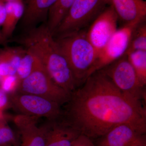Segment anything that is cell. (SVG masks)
<instances>
[{
    "label": "cell",
    "mask_w": 146,
    "mask_h": 146,
    "mask_svg": "<svg viewBox=\"0 0 146 146\" xmlns=\"http://www.w3.org/2000/svg\"><path fill=\"white\" fill-rule=\"evenodd\" d=\"M63 117L80 134L101 138L115 126L128 123L146 133L143 102L129 98L101 70L92 74L70 96Z\"/></svg>",
    "instance_id": "cell-1"
},
{
    "label": "cell",
    "mask_w": 146,
    "mask_h": 146,
    "mask_svg": "<svg viewBox=\"0 0 146 146\" xmlns=\"http://www.w3.org/2000/svg\"><path fill=\"white\" fill-rule=\"evenodd\" d=\"M55 39L76 79L82 85L89 77L98 55L86 37V32Z\"/></svg>",
    "instance_id": "cell-2"
},
{
    "label": "cell",
    "mask_w": 146,
    "mask_h": 146,
    "mask_svg": "<svg viewBox=\"0 0 146 146\" xmlns=\"http://www.w3.org/2000/svg\"><path fill=\"white\" fill-rule=\"evenodd\" d=\"M108 5V0H75L54 33L60 38L83 31Z\"/></svg>",
    "instance_id": "cell-3"
},
{
    "label": "cell",
    "mask_w": 146,
    "mask_h": 146,
    "mask_svg": "<svg viewBox=\"0 0 146 146\" xmlns=\"http://www.w3.org/2000/svg\"><path fill=\"white\" fill-rule=\"evenodd\" d=\"M100 70L127 96L141 102L145 99V86L141 84L126 54Z\"/></svg>",
    "instance_id": "cell-4"
},
{
    "label": "cell",
    "mask_w": 146,
    "mask_h": 146,
    "mask_svg": "<svg viewBox=\"0 0 146 146\" xmlns=\"http://www.w3.org/2000/svg\"><path fill=\"white\" fill-rule=\"evenodd\" d=\"M18 89L19 92L39 96L61 106L70 96L55 83L40 61L31 74L20 82Z\"/></svg>",
    "instance_id": "cell-5"
},
{
    "label": "cell",
    "mask_w": 146,
    "mask_h": 146,
    "mask_svg": "<svg viewBox=\"0 0 146 146\" xmlns=\"http://www.w3.org/2000/svg\"><path fill=\"white\" fill-rule=\"evenodd\" d=\"M9 102L20 114L54 120L63 117L61 106L44 98L17 91L13 92Z\"/></svg>",
    "instance_id": "cell-6"
},
{
    "label": "cell",
    "mask_w": 146,
    "mask_h": 146,
    "mask_svg": "<svg viewBox=\"0 0 146 146\" xmlns=\"http://www.w3.org/2000/svg\"><path fill=\"white\" fill-rule=\"evenodd\" d=\"M140 23L123 25L121 28L116 31L104 48L98 54L94 66L89 72V77L125 54L132 32Z\"/></svg>",
    "instance_id": "cell-7"
},
{
    "label": "cell",
    "mask_w": 146,
    "mask_h": 146,
    "mask_svg": "<svg viewBox=\"0 0 146 146\" xmlns=\"http://www.w3.org/2000/svg\"><path fill=\"white\" fill-rule=\"evenodd\" d=\"M118 21L114 9L109 5L97 16L86 32V37L98 54L117 30Z\"/></svg>",
    "instance_id": "cell-8"
},
{
    "label": "cell",
    "mask_w": 146,
    "mask_h": 146,
    "mask_svg": "<svg viewBox=\"0 0 146 146\" xmlns=\"http://www.w3.org/2000/svg\"><path fill=\"white\" fill-rule=\"evenodd\" d=\"M97 146H134L146 145V133L128 123L120 124L101 137Z\"/></svg>",
    "instance_id": "cell-9"
},
{
    "label": "cell",
    "mask_w": 146,
    "mask_h": 146,
    "mask_svg": "<svg viewBox=\"0 0 146 146\" xmlns=\"http://www.w3.org/2000/svg\"><path fill=\"white\" fill-rule=\"evenodd\" d=\"M42 127L45 133L46 146H72L81 134L63 117L47 120Z\"/></svg>",
    "instance_id": "cell-10"
},
{
    "label": "cell",
    "mask_w": 146,
    "mask_h": 146,
    "mask_svg": "<svg viewBox=\"0 0 146 146\" xmlns=\"http://www.w3.org/2000/svg\"><path fill=\"white\" fill-rule=\"evenodd\" d=\"M38 118L18 114L13 121L20 135V146H46V138L42 126H38Z\"/></svg>",
    "instance_id": "cell-11"
},
{
    "label": "cell",
    "mask_w": 146,
    "mask_h": 146,
    "mask_svg": "<svg viewBox=\"0 0 146 146\" xmlns=\"http://www.w3.org/2000/svg\"><path fill=\"white\" fill-rule=\"evenodd\" d=\"M57 0H26L19 27L23 32L46 23L48 13Z\"/></svg>",
    "instance_id": "cell-12"
},
{
    "label": "cell",
    "mask_w": 146,
    "mask_h": 146,
    "mask_svg": "<svg viewBox=\"0 0 146 146\" xmlns=\"http://www.w3.org/2000/svg\"><path fill=\"white\" fill-rule=\"evenodd\" d=\"M118 20L124 25L146 21V2L144 0H108Z\"/></svg>",
    "instance_id": "cell-13"
},
{
    "label": "cell",
    "mask_w": 146,
    "mask_h": 146,
    "mask_svg": "<svg viewBox=\"0 0 146 146\" xmlns=\"http://www.w3.org/2000/svg\"><path fill=\"white\" fill-rule=\"evenodd\" d=\"M25 50L8 48L0 52V80L8 76L16 75Z\"/></svg>",
    "instance_id": "cell-14"
},
{
    "label": "cell",
    "mask_w": 146,
    "mask_h": 146,
    "mask_svg": "<svg viewBox=\"0 0 146 146\" xmlns=\"http://www.w3.org/2000/svg\"><path fill=\"white\" fill-rule=\"evenodd\" d=\"M7 16L3 24L1 33L5 39L7 40L12 35L17 27L24 12V6L20 2L16 3L9 2L5 5Z\"/></svg>",
    "instance_id": "cell-15"
},
{
    "label": "cell",
    "mask_w": 146,
    "mask_h": 146,
    "mask_svg": "<svg viewBox=\"0 0 146 146\" xmlns=\"http://www.w3.org/2000/svg\"><path fill=\"white\" fill-rule=\"evenodd\" d=\"M75 0H57L50 9L46 24L52 34Z\"/></svg>",
    "instance_id": "cell-16"
},
{
    "label": "cell",
    "mask_w": 146,
    "mask_h": 146,
    "mask_svg": "<svg viewBox=\"0 0 146 146\" xmlns=\"http://www.w3.org/2000/svg\"><path fill=\"white\" fill-rule=\"evenodd\" d=\"M127 58L144 86L146 84V50H137L127 54Z\"/></svg>",
    "instance_id": "cell-17"
},
{
    "label": "cell",
    "mask_w": 146,
    "mask_h": 146,
    "mask_svg": "<svg viewBox=\"0 0 146 146\" xmlns=\"http://www.w3.org/2000/svg\"><path fill=\"white\" fill-rule=\"evenodd\" d=\"M137 50H146V21L138 24L133 29L125 54Z\"/></svg>",
    "instance_id": "cell-18"
},
{
    "label": "cell",
    "mask_w": 146,
    "mask_h": 146,
    "mask_svg": "<svg viewBox=\"0 0 146 146\" xmlns=\"http://www.w3.org/2000/svg\"><path fill=\"white\" fill-rule=\"evenodd\" d=\"M25 50L20 61L16 74L21 81L31 74L40 61L34 55Z\"/></svg>",
    "instance_id": "cell-19"
},
{
    "label": "cell",
    "mask_w": 146,
    "mask_h": 146,
    "mask_svg": "<svg viewBox=\"0 0 146 146\" xmlns=\"http://www.w3.org/2000/svg\"><path fill=\"white\" fill-rule=\"evenodd\" d=\"M16 136L4 119L2 114L0 115V146L15 145Z\"/></svg>",
    "instance_id": "cell-20"
},
{
    "label": "cell",
    "mask_w": 146,
    "mask_h": 146,
    "mask_svg": "<svg viewBox=\"0 0 146 146\" xmlns=\"http://www.w3.org/2000/svg\"><path fill=\"white\" fill-rule=\"evenodd\" d=\"M20 82L16 75L6 76L0 80V86L7 94L13 93L18 89Z\"/></svg>",
    "instance_id": "cell-21"
},
{
    "label": "cell",
    "mask_w": 146,
    "mask_h": 146,
    "mask_svg": "<svg viewBox=\"0 0 146 146\" xmlns=\"http://www.w3.org/2000/svg\"><path fill=\"white\" fill-rule=\"evenodd\" d=\"M91 139L84 135L80 134L72 146H94Z\"/></svg>",
    "instance_id": "cell-22"
},
{
    "label": "cell",
    "mask_w": 146,
    "mask_h": 146,
    "mask_svg": "<svg viewBox=\"0 0 146 146\" xmlns=\"http://www.w3.org/2000/svg\"><path fill=\"white\" fill-rule=\"evenodd\" d=\"M9 102V99L7 94L5 93L0 86V114L2 113L3 110L8 106Z\"/></svg>",
    "instance_id": "cell-23"
},
{
    "label": "cell",
    "mask_w": 146,
    "mask_h": 146,
    "mask_svg": "<svg viewBox=\"0 0 146 146\" xmlns=\"http://www.w3.org/2000/svg\"><path fill=\"white\" fill-rule=\"evenodd\" d=\"M7 16L5 5L0 2V26H2L5 21Z\"/></svg>",
    "instance_id": "cell-24"
},
{
    "label": "cell",
    "mask_w": 146,
    "mask_h": 146,
    "mask_svg": "<svg viewBox=\"0 0 146 146\" xmlns=\"http://www.w3.org/2000/svg\"><path fill=\"white\" fill-rule=\"evenodd\" d=\"M6 42V40L3 37L1 31H0V44H5Z\"/></svg>",
    "instance_id": "cell-25"
},
{
    "label": "cell",
    "mask_w": 146,
    "mask_h": 146,
    "mask_svg": "<svg viewBox=\"0 0 146 146\" xmlns=\"http://www.w3.org/2000/svg\"><path fill=\"white\" fill-rule=\"evenodd\" d=\"M134 146H146V145H138Z\"/></svg>",
    "instance_id": "cell-26"
},
{
    "label": "cell",
    "mask_w": 146,
    "mask_h": 146,
    "mask_svg": "<svg viewBox=\"0 0 146 146\" xmlns=\"http://www.w3.org/2000/svg\"><path fill=\"white\" fill-rule=\"evenodd\" d=\"M11 146L10 145H3V146Z\"/></svg>",
    "instance_id": "cell-27"
},
{
    "label": "cell",
    "mask_w": 146,
    "mask_h": 146,
    "mask_svg": "<svg viewBox=\"0 0 146 146\" xmlns=\"http://www.w3.org/2000/svg\"><path fill=\"white\" fill-rule=\"evenodd\" d=\"M96 146V145H95V146Z\"/></svg>",
    "instance_id": "cell-28"
}]
</instances>
